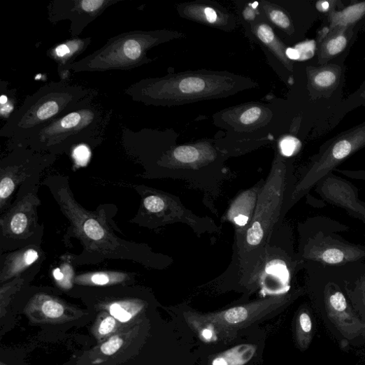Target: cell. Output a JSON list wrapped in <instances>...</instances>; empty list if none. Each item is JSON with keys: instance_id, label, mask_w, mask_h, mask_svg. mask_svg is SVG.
I'll return each mask as SVG.
<instances>
[{"instance_id": "1", "label": "cell", "mask_w": 365, "mask_h": 365, "mask_svg": "<svg viewBox=\"0 0 365 365\" xmlns=\"http://www.w3.org/2000/svg\"><path fill=\"white\" fill-rule=\"evenodd\" d=\"M69 222L66 236L78 239L83 246L80 255H71L73 265L96 264L108 260H127L145 268L163 270L173 264L167 255L155 252L144 243L128 241L117 235L113 217L115 207L102 205L95 211L85 209L73 194L69 178L54 174L42 181Z\"/></svg>"}, {"instance_id": "2", "label": "cell", "mask_w": 365, "mask_h": 365, "mask_svg": "<svg viewBox=\"0 0 365 365\" xmlns=\"http://www.w3.org/2000/svg\"><path fill=\"white\" fill-rule=\"evenodd\" d=\"M296 184L293 169L282 158L277 157L265 180L251 222L243 234L234 235L229 269L244 266L269 243L290 210Z\"/></svg>"}, {"instance_id": "3", "label": "cell", "mask_w": 365, "mask_h": 365, "mask_svg": "<svg viewBox=\"0 0 365 365\" xmlns=\"http://www.w3.org/2000/svg\"><path fill=\"white\" fill-rule=\"evenodd\" d=\"M250 80L227 72L196 71L142 80L125 90L132 100L153 106H173L224 98L250 86Z\"/></svg>"}, {"instance_id": "4", "label": "cell", "mask_w": 365, "mask_h": 365, "mask_svg": "<svg viewBox=\"0 0 365 365\" xmlns=\"http://www.w3.org/2000/svg\"><path fill=\"white\" fill-rule=\"evenodd\" d=\"M97 96L96 90L66 80L50 83L26 98L0 129V136L14 148L43 126L95 101Z\"/></svg>"}, {"instance_id": "5", "label": "cell", "mask_w": 365, "mask_h": 365, "mask_svg": "<svg viewBox=\"0 0 365 365\" xmlns=\"http://www.w3.org/2000/svg\"><path fill=\"white\" fill-rule=\"evenodd\" d=\"M304 269L305 262L294 249L292 230L283 223L251 261L237 269H227L219 278H231L240 287L253 291L260 288L273 296L287 294L292 282Z\"/></svg>"}, {"instance_id": "6", "label": "cell", "mask_w": 365, "mask_h": 365, "mask_svg": "<svg viewBox=\"0 0 365 365\" xmlns=\"http://www.w3.org/2000/svg\"><path fill=\"white\" fill-rule=\"evenodd\" d=\"M112 116V109L94 101L35 131L15 148L55 156L72 153L83 145L94 149L103 142Z\"/></svg>"}, {"instance_id": "7", "label": "cell", "mask_w": 365, "mask_h": 365, "mask_svg": "<svg viewBox=\"0 0 365 365\" xmlns=\"http://www.w3.org/2000/svg\"><path fill=\"white\" fill-rule=\"evenodd\" d=\"M225 156L208 147L180 145L164 155L147 173L150 178L187 181L204 195V203L214 212L212 202L221 194L227 171Z\"/></svg>"}, {"instance_id": "8", "label": "cell", "mask_w": 365, "mask_h": 365, "mask_svg": "<svg viewBox=\"0 0 365 365\" xmlns=\"http://www.w3.org/2000/svg\"><path fill=\"white\" fill-rule=\"evenodd\" d=\"M176 34L166 30L120 34L92 54L70 65L66 73L130 70L139 67L152 61L148 57L152 48L174 38Z\"/></svg>"}, {"instance_id": "9", "label": "cell", "mask_w": 365, "mask_h": 365, "mask_svg": "<svg viewBox=\"0 0 365 365\" xmlns=\"http://www.w3.org/2000/svg\"><path fill=\"white\" fill-rule=\"evenodd\" d=\"M341 224L314 217L299 226L298 254L305 263L341 266L365 261V246L346 241L336 231Z\"/></svg>"}, {"instance_id": "10", "label": "cell", "mask_w": 365, "mask_h": 365, "mask_svg": "<svg viewBox=\"0 0 365 365\" xmlns=\"http://www.w3.org/2000/svg\"><path fill=\"white\" fill-rule=\"evenodd\" d=\"M43 174L26 180L17 193L10 208L0 217L1 253L31 245H41L43 227L39 224L38 210L41 205L38 196Z\"/></svg>"}, {"instance_id": "11", "label": "cell", "mask_w": 365, "mask_h": 365, "mask_svg": "<svg viewBox=\"0 0 365 365\" xmlns=\"http://www.w3.org/2000/svg\"><path fill=\"white\" fill-rule=\"evenodd\" d=\"M136 190L141 204L132 223L150 229L182 224L199 236L221 231L212 218L196 215L176 196L145 186H138Z\"/></svg>"}, {"instance_id": "12", "label": "cell", "mask_w": 365, "mask_h": 365, "mask_svg": "<svg viewBox=\"0 0 365 365\" xmlns=\"http://www.w3.org/2000/svg\"><path fill=\"white\" fill-rule=\"evenodd\" d=\"M290 297L287 294L265 297L212 313L202 314L188 310L184 313V317L193 330L206 327L213 331L217 339L231 338L245 327L274 314L287 303Z\"/></svg>"}, {"instance_id": "13", "label": "cell", "mask_w": 365, "mask_h": 365, "mask_svg": "<svg viewBox=\"0 0 365 365\" xmlns=\"http://www.w3.org/2000/svg\"><path fill=\"white\" fill-rule=\"evenodd\" d=\"M365 148V122L325 142L292 195L290 209L319 182L357 152Z\"/></svg>"}, {"instance_id": "14", "label": "cell", "mask_w": 365, "mask_h": 365, "mask_svg": "<svg viewBox=\"0 0 365 365\" xmlns=\"http://www.w3.org/2000/svg\"><path fill=\"white\" fill-rule=\"evenodd\" d=\"M57 156L17 147L0 162V213L12 205L17 188L31 178L43 174L57 160Z\"/></svg>"}, {"instance_id": "15", "label": "cell", "mask_w": 365, "mask_h": 365, "mask_svg": "<svg viewBox=\"0 0 365 365\" xmlns=\"http://www.w3.org/2000/svg\"><path fill=\"white\" fill-rule=\"evenodd\" d=\"M122 1L124 0H52L47 7L48 20L53 24L69 20L71 38H78L107 8Z\"/></svg>"}, {"instance_id": "16", "label": "cell", "mask_w": 365, "mask_h": 365, "mask_svg": "<svg viewBox=\"0 0 365 365\" xmlns=\"http://www.w3.org/2000/svg\"><path fill=\"white\" fill-rule=\"evenodd\" d=\"M143 320L127 324L123 329L103 343L87 351L80 358L86 365H115L134 355L142 333Z\"/></svg>"}, {"instance_id": "17", "label": "cell", "mask_w": 365, "mask_h": 365, "mask_svg": "<svg viewBox=\"0 0 365 365\" xmlns=\"http://www.w3.org/2000/svg\"><path fill=\"white\" fill-rule=\"evenodd\" d=\"M24 313L36 324H59L80 319L86 313L52 295L34 294L27 303Z\"/></svg>"}, {"instance_id": "18", "label": "cell", "mask_w": 365, "mask_h": 365, "mask_svg": "<svg viewBox=\"0 0 365 365\" xmlns=\"http://www.w3.org/2000/svg\"><path fill=\"white\" fill-rule=\"evenodd\" d=\"M317 192L327 202L345 209L365 224V207L351 182L331 173L319 182Z\"/></svg>"}, {"instance_id": "19", "label": "cell", "mask_w": 365, "mask_h": 365, "mask_svg": "<svg viewBox=\"0 0 365 365\" xmlns=\"http://www.w3.org/2000/svg\"><path fill=\"white\" fill-rule=\"evenodd\" d=\"M264 182L265 180L262 179L252 187L240 192L222 217V222H229L234 227L235 235L243 234L251 222Z\"/></svg>"}, {"instance_id": "20", "label": "cell", "mask_w": 365, "mask_h": 365, "mask_svg": "<svg viewBox=\"0 0 365 365\" xmlns=\"http://www.w3.org/2000/svg\"><path fill=\"white\" fill-rule=\"evenodd\" d=\"M41 245H31L14 251L1 253L0 283H6L29 273L41 264Z\"/></svg>"}, {"instance_id": "21", "label": "cell", "mask_w": 365, "mask_h": 365, "mask_svg": "<svg viewBox=\"0 0 365 365\" xmlns=\"http://www.w3.org/2000/svg\"><path fill=\"white\" fill-rule=\"evenodd\" d=\"M356 27H336L331 30L322 29L317 36L318 64L324 65L341 56L354 41Z\"/></svg>"}, {"instance_id": "22", "label": "cell", "mask_w": 365, "mask_h": 365, "mask_svg": "<svg viewBox=\"0 0 365 365\" xmlns=\"http://www.w3.org/2000/svg\"><path fill=\"white\" fill-rule=\"evenodd\" d=\"M308 89L313 97H329L344 78L343 64L328 63L307 68Z\"/></svg>"}, {"instance_id": "23", "label": "cell", "mask_w": 365, "mask_h": 365, "mask_svg": "<svg viewBox=\"0 0 365 365\" xmlns=\"http://www.w3.org/2000/svg\"><path fill=\"white\" fill-rule=\"evenodd\" d=\"M92 38H71L59 44L48 52V56L57 64L59 76L62 80L66 78V70L90 46Z\"/></svg>"}, {"instance_id": "24", "label": "cell", "mask_w": 365, "mask_h": 365, "mask_svg": "<svg viewBox=\"0 0 365 365\" xmlns=\"http://www.w3.org/2000/svg\"><path fill=\"white\" fill-rule=\"evenodd\" d=\"M148 303L136 298H126L104 301L99 304L101 310H105L122 323H130L137 319L147 308Z\"/></svg>"}, {"instance_id": "25", "label": "cell", "mask_w": 365, "mask_h": 365, "mask_svg": "<svg viewBox=\"0 0 365 365\" xmlns=\"http://www.w3.org/2000/svg\"><path fill=\"white\" fill-rule=\"evenodd\" d=\"M134 278L133 273L120 271H99L76 276L74 284L87 287H113L127 285Z\"/></svg>"}, {"instance_id": "26", "label": "cell", "mask_w": 365, "mask_h": 365, "mask_svg": "<svg viewBox=\"0 0 365 365\" xmlns=\"http://www.w3.org/2000/svg\"><path fill=\"white\" fill-rule=\"evenodd\" d=\"M328 25L324 27L331 30L336 27H356L365 17V2L355 3L342 10H333L326 14Z\"/></svg>"}, {"instance_id": "27", "label": "cell", "mask_w": 365, "mask_h": 365, "mask_svg": "<svg viewBox=\"0 0 365 365\" xmlns=\"http://www.w3.org/2000/svg\"><path fill=\"white\" fill-rule=\"evenodd\" d=\"M129 323H122L105 310L101 312L92 328V334L98 343L107 341L117 334Z\"/></svg>"}, {"instance_id": "28", "label": "cell", "mask_w": 365, "mask_h": 365, "mask_svg": "<svg viewBox=\"0 0 365 365\" xmlns=\"http://www.w3.org/2000/svg\"><path fill=\"white\" fill-rule=\"evenodd\" d=\"M257 346L240 345L217 355L211 365H244L257 352Z\"/></svg>"}, {"instance_id": "29", "label": "cell", "mask_w": 365, "mask_h": 365, "mask_svg": "<svg viewBox=\"0 0 365 365\" xmlns=\"http://www.w3.org/2000/svg\"><path fill=\"white\" fill-rule=\"evenodd\" d=\"M24 282L25 278L22 276L1 284V287H0V307H1L2 317L5 315V310L13 298L20 290Z\"/></svg>"}, {"instance_id": "30", "label": "cell", "mask_w": 365, "mask_h": 365, "mask_svg": "<svg viewBox=\"0 0 365 365\" xmlns=\"http://www.w3.org/2000/svg\"><path fill=\"white\" fill-rule=\"evenodd\" d=\"M70 263H71V255H69V261L53 271V276L57 285L64 289H71L75 285V272Z\"/></svg>"}, {"instance_id": "31", "label": "cell", "mask_w": 365, "mask_h": 365, "mask_svg": "<svg viewBox=\"0 0 365 365\" xmlns=\"http://www.w3.org/2000/svg\"><path fill=\"white\" fill-rule=\"evenodd\" d=\"M280 148L283 157H293L300 151L301 143L296 137L286 136L281 141Z\"/></svg>"}, {"instance_id": "32", "label": "cell", "mask_w": 365, "mask_h": 365, "mask_svg": "<svg viewBox=\"0 0 365 365\" xmlns=\"http://www.w3.org/2000/svg\"><path fill=\"white\" fill-rule=\"evenodd\" d=\"M343 108H347L348 111L350 109L356 108L359 106L365 107V79L359 88L352 94L344 102Z\"/></svg>"}, {"instance_id": "33", "label": "cell", "mask_w": 365, "mask_h": 365, "mask_svg": "<svg viewBox=\"0 0 365 365\" xmlns=\"http://www.w3.org/2000/svg\"><path fill=\"white\" fill-rule=\"evenodd\" d=\"M72 157L79 166H85L91 157V150L87 145H80L72 152Z\"/></svg>"}, {"instance_id": "34", "label": "cell", "mask_w": 365, "mask_h": 365, "mask_svg": "<svg viewBox=\"0 0 365 365\" xmlns=\"http://www.w3.org/2000/svg\"><path fill=\"white\" fill-rule=\"evenodd\" d=\"M271 20L280 28L287 31L293 29L291 22L285 13L279 10H271L269 13Z\"/></svg>"}, {"instance_id": "35", "label": "cell", "mask_w": 365, "mask_h": 365, "mask_svg": "<svg viewBox=\"0 0 365 365\" xmlns=\"http://www.w3.org/2000/svg\"><path fill=\"white\" fill-rule=\"evenodd\" d=\"M295 49L299 54V60H306L314 56L317 44L314 41H306L297 45Z\"/></svg>"}, {"instance_id": "36", "label": "cell", "mask_w": 365, "mask_h": 365, "mask_svg": "<svg viewBox=\"0 0 365 365\" xmlns=\"http://www.w3.org/2000/svg\"><path fill=\"white\" fill-rule=\"evenodd\" d=\"M262 116V110L259 107L254 106L243 113L241 117V122L245 125H250L257 122Z\"/></svg>"}, {"instance_id": "37", "label": "cell", "mask_w": 365, "mask_h": 365, "mask_svg": "<svg viewBox=\"0 0 365 365\" xmlns=\"http://www.w3.org/2000/svg\"><path fill=\"white\" fill-rule=\"evenodd\" d=\"M334 293L329 297V303L331 307L338 312H343L347 308V301L342 292L334 289Z\"/></svg>"}, {"instance_id": "38", "label": "cell", "mask_w": 365, "mask_h": 365, "mask_svg": "<svg viewBox=\"0 0 365 365\" xmlns=\"http://www.w3.org/2000/svg\"><path fill=\"white\" fill-rule=\"evenodd\" d=\"M199 16L201 17L203 22L214 24L218 21V15L216 11L210 8H204L199 10Z\"/></svg>"}, {"instance_id": "39", "label": "cell", "mask_w": 365, "mask_h": 365, "mask_svg": "<svg viewBox=\"0 0 365 365\" xmlns=\"http://www.w3.org/2000/svg\"><path fill=\"white\" fill-rule=\"evenodd\" d=\"M339 173L354 179L358 180H365V171L359 170V171H347V170H338Z\"/></svg>"}, {"instance_id": "40", "label": "cell", "mask_w": 365, "mask_h": 365, "mask_svg": "<svg viewBox=\"0 0 365 365\" xmlns=\"http://www.w3.org/2000/svg\"><path fill=\"white\" fill-rule=\"evenodd\" d=\"M334 3L335 1H319L317 3L316 7L320 12L327 14L336 9V6H332Z\"/></svg>"}, {"instance_id": "41", "label": "cell", "mask_w": 365, "mask_h": 365, "mask_svg": "<svg viewBox=\"0 0 365 365\" xmlns=\"http://www.w3.org/2000/svg\"><path fill=\"white\" fill-rule=\"evenodd\" d=\"M300 324L304 332L309 333L311 331L312 323L310 318L308 314L303 313L301 315Z\"/></svg>"}, {"instance_id": "42", "label": "cell", "mask_w": 365, "mask_h": 365, "mask_svg": "<svg viewBox=\"0 0 365 365\" xmlns=\"http://www.w3.org/2000/svg\"><path fill=\"white\" fill-rule=\"evenodd\" d=\"M244 16L246 20H252L255 17V14L252 9L247 8L244 12Z\"/></svg>"}]
</instances>
